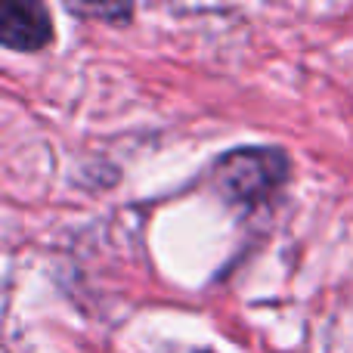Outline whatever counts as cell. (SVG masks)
Returning <instances> with one entry per match:
<instances>
[{
  "instance_id": "3957f363",
  "label": "cell",
  "mask_w": 353,
  "mask_h": 353,
  "mask_svg": "<svg viewBox=\"0 0 353 353\" xmlns=\"http://www.w3.org/2000/svg\"><path fill=\"white\" fill-rule=\"evenodd\" d=\"M72 10L84 12V16H115V19H128L130 16V6H84V3L74 6L72 3Z\"/></svg>"
},
{
  "instance_id": "7a4b0ae2",
  "label": "cell",
  "mask_w": 353,
  "mask_h": 353,
  "mask_svg": "<svg viewBox=\"0 0 353 353\" xmlns=\"http://www.w3.org/2000/svg\"><path fill=\"white\" fill-rule=\"evenodd\" d=\"M3 43L10 50H25V53H34L43 50L53 41V22H50V12L43 3H28V0H10L3 6Z\"/></svg>"
},
{
  "instance_id": "6da1fadb",
  "label": "cell",
  "mask_w": 353,
  "mask_h": 353,
  "mask_svg": "<svg viewBox=\"0 0 353 353\" xmlns=\"http://www.w3.org/2000/svg\"><path fill=\"white\" fill-rule=\"evenodd\" d=\"M288 180L285 152L270 146H239L214 165V186L226 201L257 208L270 201Z\"/></svg>"
}]
</instances>
